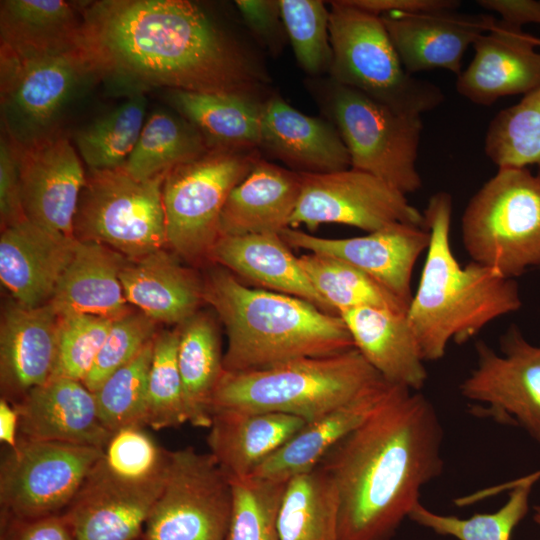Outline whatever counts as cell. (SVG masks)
<instances>
[{"label":"cell","mask_w":540,"mask_h":540,"mask_svg":"<svg viewBox=\"0 0 540 540\" xmlns=\"http://www.w3.org/2000/svg\"><path fill=\"white\" fill-rule=\"evenodd\" d=\"M430 243L406 315L424 361L441 359L450 341L465 343L490 322L519 310L514 279L476 262L461 266L450 243L452 198L430 197L424 210Z\"/></svg>","instance_id":"obj_4"},{"label":"cell","mask_w":540,"mask_h":540,"mask_svg":"<svg viewBox=\"0 0 540 540\" xmlns=\"http://www.w3.org/2000/svg\"><path fill=\"white\" fill-rule=\"evenodd\" d=\"M0 540H76L61 516L0 518Z\"/></svg>","instance_id":"obj_50"},{"label":"cell","mask_w":540,"mask_h":540,"mask_svg":"<svg viewBox=\"0 0 540 540\" xmlns=\"http://www.w3.org/2000/svg\"><path fill=\"white\" fill-rule=\"evenodd\" d=\"M103 449L19 437L0 466V518L61 514Z\"/></svg>","instance_id":"obj_13"},{"label":"cell","mask_w":540,"mask_h":540,"mask_svg":"<svg viewBox=\"0 0 540 540\" xmlns=\"http://www.w3.org/2000/svg\"><path fill=\"white\" fill-rule=\"evenodd\" d=\"M167 101L199 131L209 150H259L265 100L235 94L168 90Z\"/></svg>","instance_id":"obj_32"},{"label":"cell","mask_w":540,"mask_h":540,"mask_svg":"<svg viewBox=\"0 0 540 540\" xmlns=\"http://www.w3.org/2000/svg\"><path fill=\"white\" fill-rule=\"evenodd\" d=\"M350 4L378 16L412 14L438 9H459L458 0H348Z\"/></svg>","instance_id":"obj_51"},{"label":"cell","mask_w":540,"mask_h":540,"mask_svg":"<svg viewBox=\"0 0 540 540\" xmlns=\"http://www.w3.org/2000/svg\"><path fill=\"white\" fill-rule=\"evenodd\" d=\"M540 479V470L514 480L507 502L492 513H475L469 518L435 513L418 503L409 519L438 535L457 540H511L515 527L529 510L533 485Z\"/></svg>","instance_id":"obj_39"},{"label":"cell","mask_w":540,"mask_h":540,"mask_svg":"<svg viewBox=\"0 0 540 540\" xmlns=\"http://www.w3.org/2000/svg\"><path fill=\"white\" fill-rule=\"evenodd\" d=\"M126 257L96 242L76 240L51 303L60 315L81 313L115 320L131 311L120 281Z\"/></svg>","instance_id":"obj_31"},{"label":"cell","mask_w":540,"mask_h":540,"mask_svg":"<svg viewBox=\"0 0 540 540\" xmlns=\"http://www.w3.org/2000/svg\"><path fill=\"white\" fill-rule=\"evenodd\" d=\"M0 441L9 449L17 446L19 441V415L15 406L9 401L0 399Z\"/></svg>","instance_id":"obj_53"},{"label":"cell","mask_w":540,"mask_h":540,"mask_svg":"<svg viewBox=\"0 0 540 540\" xmlns=\"http://www.w3.org/2000/svg\"><path fill=\"white\" fill-rule=\"evenodd\" d=\"M300 190V173L258 159L226 200L221 214L220 236L280 234L290 227Z\"/></svg>","instance_id":"obj_30"},{"label":"cell","mask_w":540,"mask_h":540,"mask_svg":"<svg viewBox=\"0 0 540 540\" xmlns=\"http://www.w3.org/2000/svg\"><path fill=\"white\" fill-rule=\"evenodd\" d=\"M61 316L51 303L9 302L0 322L1 398L12 404L54 373Z\"/></svg>","instance_id":"obj_21"},{"label":"cell","mask_w":540,"mask_h":540,"mask_svg":"<svg viewBox=\"0 0 540 540\" xmlns=\"http://www.w3.org/2000/svg\"><path fill=\"white\" fill-rule=\"evenodd\" d=\"M177 327V361L188 423L209 428L212 397L224 373L219 330L212 316L200 311Z\"/></svg>","instance_id":"obj_33"},{"label":"cell","mask_w":540,"mask_h":540,"mask_svg":"<svg viewBox=\"0 0 540 540\" xmlns=\"http://www.w3.org/2000/svg\"><path fill=\"white\" fill-rule=\"evenodd\" d=\"M82 4L64 0H4L0 4L1 45L13 49L77 47Z\"/></svg>","instance_id":"obj_34"},{"label":"cell","mask_w":540,"mask_h":540,"mask_svg":"<svg viewBox=\"0 0 540 540\" xmlns=\"http://www.w3.org/2000/svg\"><path fill=\"white\" fill-rule=\"evenodd\" d=\"M471 261L514 279L540 268V181L527 168L502 167L470 198L461 217Z\"/></svg>","instance_id":"obj_7"},{"label":"cell","mask_w":540,"mask_h":540,"mask_svg":"<svg viewBox=\"0 0 540 540\" xmlns=\"http://www.w3.org/2000/svg\"><path fill=\"white\" fill-rule=\"evenodd\" d=\"M394 385L381 377L354 399L306 422L252 476L287 482L313 470L336 444L382 405Z\"/></svg>","instance_id":"obj_27"},{"label":"cell","mask_w":540,"mask_h":540,"mask_svg":"<svg viewBox=\"0 0 540 540\" xmlns=\"http://www.w3.org/2000/svg\"><path fill=\"white\" fill-rule=\"evenodd\" d=\"M298 259L316 291L335 314L358 307L407 312V304L342 260L317 253L304 254Z\"/></svg>","instance_id":"obj_38"},{"label":"cell","mask_w":540,"mask_h":540,"mask_svg":"<svg viewBox=\"0 0 540 540\" xmlns=\"http://www.w3.org/2000/svg\"><path fill=\"white\" fill-rule=\"evenodd\" d=\"M77 47L127 96L162 87L261 100L269 81L251 49L188 0L84 3Z\"/></svg>","instance_id":"obj_1"},{"label":"cell","mask_w":540,"mask_h":540,"mask_svg":"<svg viewBox=\"0 0 540 540\" xmlns=\"http://www.w3.org/2000/svg\"><path fill=\"white\" fill-rule=\"evenodd\" d=\"M305 424L283 413L216 409L207 436L209 453L230 479L247 477Z\"/></svg>","instance_id":"obj_29"},{"label":"cell","mask_w":540,"mask_h":540,"mask_svg":"<svg viewBox=\"0 0 540 540\" xmlns=\"http://www.w3.org/2000/svg\"><path fill=\"white\" fill-rule=\"evenodd\" d=\"M153 345L154 339L93 392L100 420L111 433L129 426L145 427Z\"/></svg>","instance_id":"obj_43"},{"label":"cell","mask_w":540,"mask_h":540,"mask_svg":"<svg viewBox=\"0 0 540 540\" xmlns=\"http://www.w3.org/2000/svg\"><path fill=\"white\" fill-rule=\"evenodd\" d=\"M137 540H145V539H144L143 537H140V538H139V539H137Z\"/></svg>","instance_id":"obj_56"},{"label":"cell","mask_w":540,"mask_h":540,"mask_svg":"<svg viewBox=\"0 0 540 540\" xmlns=\"http://www.w3.org/2000/svg\"><path fill=\"white\" fill-rule=\"evenodd\" d=\"M146 105L144 93L128 95L125 102L74 133L75 147L89 171L124 165L146 121Z\"/></svg>","instance_id":"obj_37"},{"label":"cell","mask_w":540,"mask_h":540,"mask_svg":"<svg viewBox=\"0 0 540 540\" xmlns=\"http://www.w3.org/2000/svg\"><path fill=\"white\" fill-rule=\"evenodd\" d=\"M280 235L290 246L342 260L363 271L409 306L414 266L430 243L426 227L395 223L351 238H322L288 227Z\"/></svg>","instance_id":"obj_17"},{"label":"cell","mask_w":540,"mask_h":540,"mask_svg":"<svg viewBox=\"0 0 540 540\" xmlns=\"http://www.w3.org/2000/svg\"><path fill=\"white\" fill-rule=\"evenodd\" d=\"M319 84L316 98L337 128L351 167L380 178L404 195L418 191L422 186L417 169L421 116L401 114L329 78Z\"/></svg>","instance_id":"obj_8"},{"label":"cell","mask_w":540,"mask_h":540,"mask_svg":"<svg viewBox=\"0 0 540 540\" xmlns=\"http://www.w3.org/2000/svg\"><path fill=\"white\" fill-rule=\"evenodd\" d=\"M477 5L483 10L500 15L501 20L522 28L534 23L540 25L539 0H478Z\"/></svg>","instance_id":"obj_52"},{"label":"cell","mask_w":540,"mask_h":540,"mask_svg":"<svg viewBox=\"0 0 540 540\" xmlns=\"http://www.w3.org/2000/svg\"><path fill=\"white\" fill-rule=\"evenodd\" d=\"M475 351L476 366L459 387L471 412L519 426L540 442V344L511 325L500 338V353L483 341Z\"/></svg>","instance_id":"obj_14"},{"label":"cell","mask_w":540,"mask_h":540,"mask_svg":"<svg viewBox=\"0 0 540 540\" xmlns=\"http://www.w3.org/2000/svg\"><path fill=\"white\" fill-rule=\"evenodd\" d=\"M165 478L130 480L108 469L100 457L61 516L76 540H137Z\"/></svg>","instance_id":"obj_16"},{"label":"cell","mask_w":540,"mask_h":540,"mask_svg":"<svg viewBox=\"0 0 540 540\" xmlns=\"http://www.w3.org/2000/svg\"><path fill=\"white\" fill-rule=\"evenodd\" d=\"M442 440L429 399L395 384L318 465L337 491L340 540H392L422 487L442 472Z\"/></svg>","instance_id":"obj_2"},{"label":"cell","mask_w":540,"mask_h":540,"mask_svg":"<svg viewBox=\"0 0 540 540\" xmlns=\"http://www.w3.org/2000/svg\"><path fill=\"white\" fill-rule=\"evenodd\" d=\"M330 3L329 79L405 115L421 116L443 103L440 87L405 70L380 16L348 0Z\"/></svg>","instance_id":"obj_6"},{"label":"cell","mask_w":540,"mask_h":540,"mask_svg":"<svg viewBox=\"0 0 540 540\" xmlns=\"http://www.w3.org/2000/svg\"><path fill=\"white\" fill-rule=\"evenodd\" d=\"M282 22L297 63L310 76L329 73L330 10L320 0H279Z\"/></svg>","instance_id":"obj_44"},{"label":"cell","mask_w":540,"mask_h":540,"mask_svg":"<svg viewBox=\"0 0 540 540\" xmlns=\"http://www.w3.org/2000/svg\"><path fill=\"white\" fill-rule=\"evenodd\" d=\"M203 279V300L227 335V372L270 368L355 348L340 315L287 294L245 285L215 265Z\"/></svg>","instance_id":"obj_3"},{"label":"cell","mask_w":540,"mask_h":540,"mask_svg":"<svg viewBox=\"0 0 540 540\" xmlns=\"http://www.w3.org/2000/svg\"><path fill=\"white\" fill-rule=\"evenodd\" d=\"M258 159V149L208 150L170 170L162 187L167 248L194 265L208 261L226 200Z\"/></svg>","instance_id":"obj_10"},{"label":"cell","mask_w":540,"mask_h":540,"mask_svg":"<svg viewBox=\"0 0 540 540\" xmlns=\"http://www.w3.org/2000/svg\"><path fill=\"white\" fill-rule=\"evenodd\" d=\"M179 330H164L154 338L148 373L145 427L154 430L188 422L182 379L177 361Z\"/></svg>","instance_id":"obj_41"},{"label":"cell","mask_w":540,"mask_h":540,"mask_svg":"<svg viewBox=\"0 0 540 540\" xmlns=\"http://www.w3.org/2000/svg\"><path fill=\"white\" fill-rule=\"evenodd\" d=\"M235 6L255 39L278 52L286 36L279 0H237Z\"/></svg>","instance_id":"obj_49"},{"label":"cell","mask_w":540,"mask_h":540,"mask_svg":"<svg viewBox=\"0 0 540 540\" xmlns=\"http://www.w3.org/2000/svg\"><path fill=\"white\" fill-rule=\"evenodd\" d=\"M60 316L57 360L52 377L84 382L114 320L81 313Z\"/></svg>","instance_id":"obj_45"},{"label":"cell","mask_w":540,"mask_h":540,"mask_svg":"<svg viewBox=\"0 0 540 540\" xmlns=\"http://www.w3.org/2000/svg\"><path fill=\"white\" fill-rule=\"evenodd\" d=\"M156 329L157 322L139 310H131L115 319L84 385L91 392L96 391L155 338Z\"/></svg>","instance_id":"obj_47"},{"label":"cell","mask_w":540,"mask_h":540,"mask_svg":"<svg viewBox=\"0 0 540 540\" xmlns=\"http://www.w3.org/2000/svg\"><path fill=\"white\" fill-rule=\"evenodd\" d=\"M76 239L52 233L27 219L0 236V280L14 301L38 307L51 301Z\"/></svg>","instance_id":"obj_24"},{"label":"cell","mask_w":540,"mask_h":540,"mask_svg":"<svg viewBox=\"0 0 540 540\" xmlns=\"http://www.w3.org/2000/svg\"><path fill=\"white\" fill-rule=\"evenodd\" d=\"M208 261L261 289L304 299L335 314L279 233L221 235L212 247Z\"/></svg>","instance_id":"obj_26"},{"label":"cell","mask_w":540,"mask_h":540,"mask_svg":"<svg viewBox=\"0 0 540 540\" xmlns=\"http://www.w3.org/2000/svg\"><path fill=\"white\" fill-rule=\"evenodd\" d=\"M166 175L137 179L123 167L89 171L74 218V238L103 244L127 259L167 248L162 202Z\"/></svg>","instance_id":"obj_11"},{"label":"cell","mask_w":540,"mask_h":540,"mask_svg":"<svg viewBox=\"0 0 540 540\" xmlns=\"http://www.w3.org/2000/svg\"><path fill=\"white\" fill-rule=\"evenodd\" d=\"M538 46H540V39H538Z\"/></svg>","instance_id":"obj_57"},{"label":"cell","mask_w":540,"mask_h":540,"mask_svg":"<svg viewBox=\"0 0 540 540\" xmlns=\"http://www.w3.org/2000/svg\"><path fill=\"white\" fill-rule=\"evenodd\" d=\"M20 180L25 218L75 239L73 223L86 174L72 143L54 134L20 146Z\"/></svg>","instance_id":"obj_18"},{"label":"cell","mask_w":540,"mask_h":540,"mask_svg":"<svg viewBox=\"0 0 540 540\" xmlns=\"http://www.w3.org/2000/svg\"><path fill=\"white\" fill-rule=\"evenodd\" d=\"M209 149L199 131L179 113L158 109L146 119L135 148L122 166L137 179L167 174Z\"/></svg>","instance_id":"obj_36"},{"label":"cell","mask_w":540,"mask_h":540,"mask_svg":"<svg viewBox=\"0 0 540 540\" xmlns=\"http://www.w3.org/2000/svg\"><path fill=\"white\" fill-rule=\"evenodd\" d=\"M354 347L385 380L420 391L427 370L406 312L358 307L339 313Z\"/></svg>","instance_id":"obj_28"},{"label":"cell","mask_w":540,"mask_h":540,"mask_svg":"<svg viewBox=\"0 0 540 540\" xmlns=\"http://www.w3.org/2000/svg\"><path fill=\"white\" fill-rule=\"evenodd\" d=\"M13 405L19 437L103 449L112 435L100 420L94 393L80 381L52 377Z\"/></svg>","instance_id":"obj_22"},{"label":"cell","mask_w":540,"mask_h":540,"mask_svg":"<svg viewBox=\"0 0 540 540\" xmlns=\"http://www.w3.org/2000/svg\"><path fill=\"white\" fill-rule=\"evenodd\" d=\"M379 378L356 348L261 370L224 371L211 413L216 409L273 412L309 422L354 399Z\"/></svg>","instance_id":"obj_5"},{"label":"cell","mask_w":540,"mask_h":540,"mask_svg":"<svg viewBox=\"0 0 540 540\" xmlns=\"http://www.w3.org/2000/svg\"><path fill=\"white\" fill-rule=\"evenodd\" d=\"M301 190L290 227L315 230L335 223L373 232L395 223L425 226L424 213L406 195L352 167L327 173H300Z\"/></svg>","instance_id":"obj_15"},{"label":"cell","mask_w":540,"mask_h":540,"mask_svg":"<svg viewBox=\"0 0 540 540\" xmlns=\"http://www.w3.org/2000/svg\"><path fill=\"white\" fill-rule=\"evenodd\" d=\"M533 509H534L533 520L540 527V505L534 506Z\"/></svg>","instance_id":"obj_54"},{"label":"cell","mask_w":540,"mask_h":540,"mask_svg":"<svg viewBox=\"0 0 540 540\" xmlns=\"http://www.w3.org/2000/svg\"><path fill=\"white\" fill-rule=\"evenodd\" d=\"M278 530L280 540H340L337 491L321 467L287 481Z\"/></svg>","instance_id":"obj_35"},{"label":"cell","mask_w":540,"mask_h":540,"mask_svg":"<svg viewBox=\"0 0 540 540\" xmlns=\"http://www.w3.org/2000/svg\"><path fill=\"white\" fill-rule=\"evenodd\" d=\"M94 78L78 47L31 50L1 45L2 130L20 146L57 134L60 117Z\"/></svg>","instance_id":"obj_9"},{"label":"cell","mask_w":540,"mask_h":540,"mask_svg":"<svg viewBox=\"0 0 540 540\" xmlns=\"http://www.w3.org/2000/svg\"><path fill=\"white\" fill-rule=\"evenodd\" d=\"M226 540H280L278 519L287 482L257 476L232 478Z\"/></svg>","instance_id":"obj_42"},{"label":"cell","mask_w":540,"mask_h":540,"mask_svg":"<svg viewBox=\"0 0 540 540\" xmlns=\"http://www.w3.org/2000/svg\"><path fill=\"white\" fill-rule=\"evenodd\" d=\"M297 173H327L351 167L335 125L307 115L273 95L262 105L260 147Z\"/></svg>","instance_id":"obj_23"},{"label":"cell","mask_w":540,"mask_h":540,"mask_svg":"<svg viewBox=\"0 0 540 540\" xmlns=\"http://www.w3.org/2000/svg\"><path fill=\"white\" fill-rule=\"evenodd\" d=\"M169 453L142 426L112 433L101 460L115 474L135 481H149L167 473Z\"/></svg>","instance_id":"obj_46"},{"label":"cell","mask_w":540,"mask_h":540,"mask_svg":"<svg viewBox=\"0 0 540 540\" xmlns=\"http://www.w3.org/2000/svg\"><path fill=\"white\" fill-rule=\"evenodd\" d=\"M380 17L408 73L444 69L456 77L468 47L496 21L488 13L454 8Z\"/></svg>","instance_id":"obj_19"},{"label":"cell","mask_w":540,"mask_h":540,"mask_svg":"<svg viewBox=\"0 0 540 540\" xmlns=\"http://www.w3.org/2000/svg\"><path fill=\"white\" fill-rule=\"evenodd\" d=\"M120 281L128 304L157 323L178 326L204 303L203 279L168 248L126 258Z\"/></svg>","instance_id":"obj_25"},{"label":"cell","mask_w":540,"mask_h":540,"mask_svg":"<svg viewBox=\"0 0 540 540\" xmlns=\"http://www.w3.org/2000/svg\"><path fill=\"white\" fill-rule=\"evenodd\" d=\"M26 219L22 206L20 146L2 130L0 139L1 229Z\"/></svg>","instance_id":"obj_48"},{"label":"cell","mask_w":540,"mask_h":540,"mask_svg":"<svg viewBox=\"0 0 540 540\" xmlns=\"http://www.w3.org/2000/svg\"><path fill=\"white\" fill-rule=\"evenodd\" d=\"M538 38L497 20L473 44L474 57L456 79V90L470 102L490 106L500 98L540 86Z\"/></svg>","instance_id":"obj_20"},{"label":"cell","mask_w":540,"mask_h":540,"mask_svg":"<svg viewBox=\"0 0 540 540\" xmlns=\"http://www.w3.org/2000/svg\"><path fill=\"white\" fill-rule=\"evenodd\" d=\"M232 509L230 478L210 453H169L162 491L145 524V540H226Z\"/></svg>","instance_id":"obj_12"},{"label":"cell","mask_w":540,"mask_h":540,"mask_svg":"<svg viewBox=\"0 0 540 540\" xmlns=\"http://www.w3.org/2000/svg\"><path fill=\"white\" fill-rule=\"evenodd\" d=\"M537 178L540 181V172L538 173Z\"/></svg>","instance_id":"obj_55"},{"label":"cell","mask_w":540,"mask_h":540,"mask_svg":"<svg viewBox=\"0 0 540 540\" xmlns=\"http://www.w3.org/2000/svg\"><path fill=\"white\" fill-rule=\"evenodd\" d=\"M484 151L498 168L540 166V86L492 118Z\"/></svg>","instance_id":"obj_40"}]
</instances>
